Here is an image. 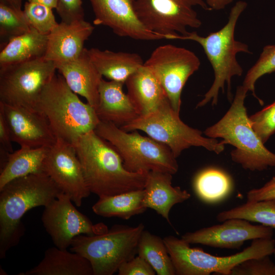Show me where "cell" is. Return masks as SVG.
<instances>
[{
	"instance_id": "1",
	"label": "cell",
	"mask_w": 275,
	"mask_h": 275,
	"mask_svg": "<svg viewBox=\"0 0 275 275\" xmlns=\"http://www.w3.org/2000/svg\"><path fill=\"white\" fill-rule=\"evenodd\" d=\"M73 145L91 193L101 197L145 188L148 173L127 171L116 149L94 130Z\"/></svg>"
},
{
	"instance_id": "17",
	"label": "cell",
	"mask_w": 275,
	"mask_h": 275,
	"mask_svg": "<svg viewBox=\"0 0 275 275\" xmlns=\"http://www.w3.org/2000/svg\"><path fill=\"white\" fill-rule=\"evenodd\" d=\"M13 142L20 147H50L57 138L45 117L39 112L0 102Z\"/></svg>"
},
{
	"instance_id": "34",
	"label": "cell",
	"mask_w": 275,
	"mask_h": 275,
	"mask_svg": "<svg viewBox=\"0 0 275 275\" xmlns=\"http://www.w3.org/2000/svg\"><path fill=\"white\" fill-rule=\"evenodd\" d=\"M249 119L253 128L265 144L275 133V101Z\"/></svg>"
},
{
	"instance_id": "30",
	"label": "cell",
	"mask_w": 275,
	"mask_h": 275,
	"mask_svg": "<svg viewBox=\"0 0 275 275\" xmlns=\"http://www.w3.org/2000/svg\"><path fill=\"white\" fill-rule=\"evenodd\" d=\"M233 218L257 222L275 229V199L247 201L239 206L222 211L216 216L217 220L221 222Z\"/></svg>"
},
{
	"instance_id": "23",
	"label": "cell",
	"mask_w": 275,
	"mask_h": 275,
	"mask_svg": "<svg viewBox=\"0 0 275 275\" xmlns=\"http://www.w3.org/2000/svg\"><path fill=\"white\" fill-rule=\"evenodd\" d=\"M19 275H93L89 261L81 255L56 246L46 250L34 268Z\"/></svg>"
},
{
	"instance_id": "19",
	"label": "cell",
	"mask_w": 275,
	"mask_h": 275,
	"mask_svg": "<svg viewBox=\"0 0 275 275\" xmlns=\"http://www.w3.org/2000/svg\"><path fill=\"white\" fill-rule=\"evenodd\" d=\"M57 70L70 89L84 97L95 109L99 103V87L102 76L92 63L85 48L76 59L55 64Z\"/></svg>"
},
{
	"instance_id": "11",
	"label": "cell",
	"mask_w": 275,
	"mask_h": 275,
	"mask_svg": "<svg viewBox=\"0 0 275 275\" xmlns=\"http://www.w3.org/2000/svg\"><path fill=\"white\" fill-rule=\"evenodd\" d=\"M56 71L55 64L44 58L1 67L0 102L34 109Z\"/></svg>"
},
{
	"instance_id": "29",
	"label": "cell",
	"mask_w": 275,
	"mask_h": 275,
	"mask_svg": "<svg viewBox=\"0 0 275 275\" xmlns=\"http://www.w3.org/2000/svg\"><path fill=\"white\" fill-rule=\"evenodd\" d=\"M194 185L201 199L207 203H214L228 195L231 190L232 181L230 176L223 171L208 168L197 175Z\"/></svg>"
},
{
	"instance_id": "5",
	"label": "cell",
	"mask_w": 275,
	"mask_h": 275,
	"mask_svg": "<svg viewBox=\"0 0 275 275\" xmlns=\"http://www.w3.org/2000/svg\"><path fill=\"white\" fill-rule=\"evenodd\" d=\"M34 109L45 117L57 139L72 145L100 121L95 109L83 102L60 74L56 73L45 86Z\"/></svg>"
},
{
	"instance_id": "13",
	"label": "cell",
	"mask_w": 275,
	"mask_h": 275,
	"mask_svg": "<svg viewBox=\"0 0 275 275\" xmlns=\"http://www.w3.org/2000/svg\"><path fill=\"white\" fill-rule=\"evenodd\" d=\"M41 221L55 246L61 249H67L77 235H94L107 230L103 224L93 225L63 193L44 207Z\"/></svg>"
},
{
	"instance_id": "16",
	"label": "cell",
	"mask_w": 275,
	"mask_h": 275,
	"mask_svg": "<svg viewBox=\"0 0 275 275\" xmlns=\"http://www.w3.org/2000/svg\"><path fill=\"white\" fill-rule=\"evenodd\" d=\"M89 1L94 13V24L107 26L120 37L148 41L164 39L142 24L135 13L133 0Z\"/></svg>"
},
{
	"instance_id": "6",
	"label": "cell",
	"mask_w": 275,
	"mask_h": 275,
	"mask_svg": "<svg viewBox=\"0 0 275 275\" xmlns=\"http://www.w3.org/2000/svg\"><path fill=\"white\" fill-rule=\"evenodd\" d=\"M144 228L142 223L135 227L115 225L99 234H80L73 239L70 251L89 261L93 275H112L136 256Z\"/></svg>"
},
{
	"instance_id": "2",
	"label": "cell",
	"mask_w": 275,
	"mask_h": 275,
	"mask_svg": "<svg viewBox=\"0 0 275 275\" xmlns=\"http://www.w3.org/2000/svg\"><path fill=\"white\" fill-rule=\"evenodd\" d=\"M247 7V3L237 1L231 8L228 20L220 30L211 32L207 36L199 35L197 32H189L184 36L178 35L173 39L191 40L199 43L203 48L214 72L212 86L197 104L201 107L211 102L216 105L219 91L224 93L227 87V98L232 102L231 80L235 76H240L243 69L237 60L239 53H252L248 44L235 39V30L238 20Z\"/></svg>"
},
{
	"instance_id": "39",
	"label": "cell",
	"mask_w": 275,
	"mask_h": 275,
	"mask_svg": "<svg viewBox=\"0 0 275 275\" xmlns=\"http://www.w3.org/2000/svg\"><path fill=\"white\" fill-rule=\"evenodd\" d=\"M10 130L3 111L0 109V146L8 151L13 152Z\"/></svg>"
},
{
	"instance_id": "27",
	"label": "cell",
	"mask_w": 275,
	"mask_h": 275,
	"mask_svg": "<svg viewBox=\"0 0 275 275\" xmlns=\"http://www.w3.org/2000/svg\"><path fill=\"white\" fill-rule=\"evenodd\" d=\"M145 193L144 188L99 197V200L93 205L92 210L101 216L128 219L146 210L143 203Z\"/></svg>"
},
{
	"instance_id": "10",
	"label": "cell",
	"mask_w": 275,
	"mask_h": 275,
	"mask_svg": "<svg viewBox=\"0 0 275 275\" xmlns=\"http://www.w3.org/2000/svg\"><path fill=\"white\" fill-rule=\"evenodd\" d=\"M133 4L142 24L166 39L186 35L188 28L201 26L194 7L211 10L203 0H133Z\"/></svg>"
},
{
	"instance_id": "33",
	"label": "cell",
	"mask_w": 275,
	"mask_h": 275,
	"mask_svg": "<svg viewBox=\"0 0 275 275\" xmlns=\"http://www.w3.org/2000/svg\"><path fill=\"white\" fill-rule=\"evenodd\" d=\"M23 12L30 26L43 34L48 35L59 23L52 9L44 5L26 2Z\"/></svg>"
},
{
	"instance_id": "9",
	"label": "cell",
	"mask_w": 275,
	"mask_h": 275,
	"mask_svg": "<svg viewBox=\"0 0 275 275\" xmlns=\"http://www.w3.org/2000/svg\"><path fill=\"white\" fill-rule=\"evenodd\" d=\"M163 241L177 275H209L216 273L230 275L232 269L241 262L252 258L272 254L275 240L272 238L253 240L251 244L234 255L218 257L199 248H191L182 238L170 235Z\"/></svg>"
},
{
	"instance_id": "28",
	"label": "cell",
	"mask_w": 275,
	"mask_h": 275,
	"mask_svg": "<svg viewBox=\"0 0 275 275\" xmlns=\"http://www.w3.org/2000/svg\"><path fill=\"white\" fill-rule=\"evenodd\" d=\"M137 254L146 260L158 275L176 274L163 239L145 229L139 239Z\"/></svg>"
},
{
	"instance_id": "38",
	"label": "cell",
	"mask_w": 275,
	"mask_h": 275,
	"mask_svg": "<svg viewBox=\"0 0 275 275\" xmlns=\"http://www.w3.org/2000/svg\"><path fill=\"white\" fill-rule=\"evenodd\" d=\"M247 201H259L275 199V175L263 186L249 190Z\"/></svg>"
},
{
	"instance_id": "15",
	"label": "cell",
	"mask_w": 275,
	"mask_h": 275,
	"mask_svg": "<svg viewBox=\"0 0 275 275\" xmlns=\"http://www.w3.org/2000/svg\"><path fill=\"white\" fill-rule=\"evenodd\" d=\"M222 224L186 232L181 238L189 244H201L215 248L238 249L248 240L272 238L273 229L253 225L240 218H230Z\"/></svg>"
},
{
	"instance_id": "40",
	"label": "cell",
	"mask_w": 275,
	"mask_h": 275,
	"mask_svg": "<svg viewBox=\"0 0 275 275\" xmlns=\"http://www.w3.org/2000/svg\"><path fill=\"white\" fill-rule=\"evenodd\" d=\"M233 0H206V3L211 10H221L230 4Z\"/></svg>"
},
{
	"instance_id": "3",
	"label": "cell",
	"mask_w": 275,
	"mask_h": 275,
	"mask_svg": "<svg viewBox=\"0 0 275 275\" xmlns=\"http://www.w3.org/2000/svg\"><path fill=\"white\" fill-rule=\"evenodd\" d=\"M62 193L45 173L15 179L0 189V258L24 232L21 219L31 209L45 207Z\"/></svg>"
},
{
	"instance_id": "21",
	"label": "cell",
	"mask_w": 275,
	"mask_h": 275,
	"mask_svg": "<svg viewBox=\"0 0 275 275\" xmlns=\"http://www.w3.org/2000/svg\"><path fill=\"white\" fill-rule=\"evenodd\" d=\"M172 175L151 171L147 174L143 203L145 207L154 210L171 224L170 211L172 207L190 197V194L179 186L172 185Z\"/></svg>"
},
{
	"instance_id": "24",
	"label": "cell",
	"mask_w": 275,
	"mask_h": 275,
	"mask_svg": "<svg viewBox=\"0 0 275 275\" xmlns=\"http://www.w3.org/2000/svg\"><path fill=\"white\" fill-rule=\"evenodd\" d=\"M88 52L102 76L124 84L144 63L142 57L136 53L115 52L97 48L88 49Z\"/></svg>"
},
{
	"instance_id": "31",
	"label": "cell",
	"mask_w": 275,
	"mask_h": 275,
	"mask_svg": "<svg viewBox=\"0 0 275 275\" xmlns=\"http://www.w3.org/2000/svg\"><path fill=\"white\" fill-rule=\"evenodd\" d=\"M31 29L23 10L19 11L0 0V35L8 39L23 34Z\"/></svg>"
},
{
	"instance_id": "25",
	"label": "cell",
	"mask_w": 275,
	"mask_h": 275,
	"mask_svg": "<svg viewBox=\"0 0 275 275\" xmlns=\"http://www.w3.org/2000/svg\"><path fill=\"white\" fill-rule=\"evenodd\" d=\"M47 35L31 28L28 32L10 38L0 52V67L44 58Z\"/></svg>"
},
{
	"instance_id": "35",
	"label": "cell",
	"mask_w": 275,
	"mask_h": 275,
	"mask_svg": "<svg viewBox=\"0 0 275 275\" xmlns=\"http://www.w3.org/2000/svg\"><path fill=\"white\" fill-rule=\"evenodd\" d=\"M230 275H275L274 263L269 256L250 258L236 265Z\"/></svg>"
},
{
	"instance_id": "7",
	"label": "cell",
	"mask_w": 275,
	"mask_h": 275,
	"mask_svg": "<svg viewBox=\"0 0 275 275\" xmlns=\"http://www.w3.org/2000/svg\"><path fill=\"white\" fill-rule=\"evenodd\" d=\"M117 150L125 168L133 173H177L178 164L170 149L136 130L125 131L114 123L100 121L94 130Z\"/></svg>"
},
{
	"instance_id": "14",
	"label": "cell",
	"mask_w": 275,
	"mask_h": 275,
	"mask_svg": "<svg viewBox=\"0 0 275 275\" xmlns=\"http://www.w3.org/2000/svg\"><path fill=\"white\" fill-rule=\"evenodd\" d=\"M43 171L77 207L91 193L73 145L63 139L49 148Z\"/></svg>"
},
{
	"instance_id": "8",
	"label": "cell",
	"mask_w": 275,
	"mask_h": 275,
	"mask_svg": "<svg viewBox=\"0 0 275 275\" xmlns=\"http://www.w3.org/2000/svg\"><path fill=\"white\" fill-rule=\"evenodd\" d=\"M120 128L127 132L136 130L145 132L168 146L176 158L184 150L193 146L201 147L217 154L225 149V145L222 141L204 137L200 130L185 124L168 98L150 113L140 116Z\"/></svg>"
},
{
	"instance_id": "12",
	"label": "cell",
	"mask_w": 275,
	"mask_h": 275,
	"mask_svg": "<svg viewBox=\"0 0 275 275\" xmlns=\"http://www.w3.org/2000/svg\"><path fill=\"white\" fill-rule=\"evenodd\" d=\"M200 65L199 58L194 52L172 44L156 47L144 63L157 78L171 106L178 113L183 87Z\"/></svg>"
},
{
	"instance_id": "37",
	"label": "cell",
	"mask_w": 275,
	"mask_h": 275,
	"mask_svg": "<svg viewBox=\"0 0 275 275\" xmlns=\"http://www.w3.org/2000/svg\"><path fill=\"white\" fill-rule=\"evenodd\" d=\"M118 272L119 275H155L156 273L147 261L139 255L123 263Z\"/></svg>"
},
{
	"instance_id": "36",
	"label": "cell",
	"mask_w": 275,
	"mask_h": 275,
	"mask_svg": "<svg viewBox=\"0 0 275 275\" xmlns=\"http://www.w3.org/2000/svg\"><path fill=\"white\" fill-rule=\"evenodd\" d=\"M56 10L63 22L70 23L84 19L82 0H58Z\"/></svg>"
},
{
	"instance_id": "22",
	"label": "cell",
	"mask_w": 275,
	"mask_h": 275,
	"mask_svg": "<svg viewBox=\"0 0 275 275\" xmlns=\"http://www.w3.org/2000/svg\"><path fill=\"white\" fill-rule=\"evenodd\" d=\"M125 84L127 94L139 116L150 113L167 98L157 78L144 65L131 74Z\"/></svg>"
},
{
	"instance_id": "18",
	"label": "cell",
	"mask_w": 275,
	"mask_h": 275,
	"mask_svg": "<svg viewBox=\"0 0 275 275\" xmlns=\"http://www.w3.org/2000/svg\"><path fill=\"white\" fill-rule=\"evenodd\" d=\"M94 28L85 19L67 23L61 21L47 35V49L44 58L55 64L77 58Z\"/></svg>"
},
{
	"instance_id": "42",
	"label": "cell",
	"mask_w": 275,
	"mask_h": 275,
	"mask_svg": "<svg viewBox=\"0 0 275 275\" xmlns=\"http://www.w3.org/2000/svg\"><path fill=\"white\" fill-rule=\"evenodd\" d=\"M10 153L3 147L0 146V171L6 166Z\"/></svg>"
},
{
	"instance_id": "4",
	"label": "cell",
	"mask_w": 275,
	"mask_h": 275,
	"mask_svg": "<svg viewBox=\"0 0 275 275\" xmlns=\"http://www.w3.org/2000/svg\"><path fill=\"white\" fill-rule=\"evenodd\" d=\"M248 92L242 85L238 86L228 111L204 133L234 146L231 159L244 169L262 171L275 167V154L266 148L250 122L244 105Z\"/></svg>"
},
{
	"instance_id": "41",
	"label": "cell",
	"mask_w": 275,
	"mask_h": 275,
	"mask_svg": "<svg viewBox=\"0 0 275 275\" xmlns=\"http://www.w3.org/2000/svg\"><path fill=\"white\" fill-rule=\"evenodd\" d=\"M27 2L44 5L52 9H56L58 4V0H27Z\"/></svg>"
},
{
	"instance_id": "26",
	"label": "cell",
	"mask_w": 275,
	"mask_h": 275,
	"mask_svg": "<svg viewBox=\"0 0 275 275\" xmlns=\"http://www.w3.org/2000/svg\"><path fill=\"white\" fill-rule=\"evenodd\" d=\"M49 148L20 147L10 153L6 166L0 171V189L15 179L44 173V162Z\"/></svg>"
},
{
	"instance_id": "43",
	"label": "cell",
	"mask_w": 275,
	"mask_h": 275,
	"mask_svg": "<svg viewBox=\"0 0 275 275\" xmlns=\"http://www.w3.org/2000/svg\"><path fill=\"white\" fill-rule=\"evenodd\" d=\"M9 5L12 6L15 9L21 11V5H22V0H2Z\"/></svg>"
},
{
	"instance_id": "44",
	"label": "cell",
	"mask_w": 275,
	"mask_h": 275,
	"mask_svg": "<svg viewBox=\"0 0 275 275\" xmlns=\"http://www.w3.org/2000/svg\"><path fill=\"white\" fill-rule=\"evenodd\" d=\"M273 254H274V258H275V248H274V251H273ZM274 266H275V261H274Z\"/></svg>"
},
{
	"instance_id": "20",
	"label": "cell",
	"mask_w": 275,
	"mask_h": 275,
	"mask_svg": "<svg viewBox=\"0 0 275 275\" xmlns=\"http://www.w3.org/2000/svg\"><path fill=\"white\" fill-rule=\"evenodd\" d=\"M124 84L101 79L99 87V103L96 108L100 121L120 127L139 116L128 95L123 91Z\"/></svg>"
},
{
	"instance_id": "32",
	"label": "cell",
	"mask_w": 275,
	"mask_h": 275,
	"mask_svg": "<svg viewBox=\"0 0 275 275\" xmlns=\"http://www.w3.org/2000/svg\"><path fill=\"white\" fill-rule=\"evenodd\" d=\"M275 72V44L265 46L256 63L248 71L242 86L252 93L261 104L262 101L255 94V84L262 76Z\"/></svg>"
}]
</instances>
